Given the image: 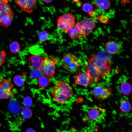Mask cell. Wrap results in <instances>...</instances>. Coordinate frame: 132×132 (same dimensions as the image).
<instances>
[{
  "label": "cell",
  "mask_w": 132,
  "mask_h": 132,
  "mask_svg": "<svg viewBox=\"0 0 132 132\" xmlns=\"http://www.w3.org/2000/svg\"><path fill=\"white\" fill-rule=\"evenodd\" d=\"M112 63L110 58L99 54L89 58L85 65V70L91 82H97L107 77L111 70Z\"/></svg>",
  "instance_id": "obj_1"
},
{
  "label": "cell",
  "mask_w": 132,
  "mask_h": 132,
  "mask_svg": "<svg viewBox=\"0 0 132 132\" xmlns=\"http://www.w3.org/2000/svg\"><path fill=\"white\" fill-rule=\"evenodd\" d=\"M73 94L72 88L68 82L60 81L54 86L51 94L52 100L60 104L67 103Z\"/></svg>",
  "instance_id": "obj_2"
},
{
  "label": "cell",
  "mask_w": 132,
  "mask_h": 132,
  "mask_svg": "<svg viewBox=\"0 0 132 132\" xmlns=\"http://www.w3.org/2000/svg\"><path fill=\"white\" fill-rule=\"evenodd\" d=\"M80 66L78 59L75 55L70 53H66L64 55L62 66L69 72L72 73L75 72Z\"/></svg>",
  "instance_id": "obj_3"
},
{
  "label": "cell",
  "mask_w": 132,
  "mask_h": 132,
  "mask_svg": "<svg viewBox=\"0 0 132 132\" xmlns=\"http://www.w3.org/2000/svg\"><path fill=\"white\" fill-rule=\"evenodd\" d=\"M75 19L74 15L70 13L64 14L57 19V27L59 29L67 32L69 29L75 24Z\"/></svg>",
  "instance_id": "obj_4"
},
{
  "label": "cell",
  "mask_w": 132,
  "mask_h": 132,
  "mask_svg": "<svg viewBox=\"0 0 132 132\" xmlns=\"http://www.w3.org/2000/svg\"><path fill=\"white\" fill-rule=\"evenodd\" d=\"M76 25L85 36L89 35L96 25L94 20L89 17L78 22Z\"/></svg>",
  "instance_id": "obj_5"
},
{
  "label": "cell",
  "mask_w": 132,
  "mask_h": 132,
  "mask_svg": "<svg viewBox=\"0 0 132 132\" xmlns=\"http://www.w3.org/2000/svg\"><path fill=\"white\" fill-rule=\"evenodd\" d=\"M57 63L55 59L46 57L44 59L39 69L44 75L53 77L55 74V65Z\"/></svg>",
  "instance_id": "obj_6"
},
{
  "label": "cell",
  "mask_w": 132,
  "mask_h": 132,
  "mask_svg": "<svg viewBox=\"0 0 132 132\" xmlns=\"http://www.w3.org/2000/svg\"><path fill=\"white\" fill-rule=\"evenodd\" d=\"M110 87L105 85H98L95 87L92 90L94 96L100 100H104L109 97L112 94Z\"/></svg>",
  "instance_id": "obj_7"
},
{
  "label": "cell",
  "mask_w": 132,
  "mask_h": 132,
  "mask_svg": "<svg viewBox=\"0 0 132 132\" xmlns=\"http://www.w3.org/2000/svg\"><path fill=\"white\" fill-rule=\"evenodd\" d=\"M13 86L12 83L5 79L0 84V100L14 96L11 89Z\"/></svg>",
  "instance_id": "obj_8"
},
{
  "label": "cell",
  "mask_w": 132,
  "mask_h": 132,
  "mask_svg": "<svg viewBox=\"0 0 132 132\" xmlns=\"http://www.w3.org/2000/svg\"><path fill=\"white\" fill-rule=\"evenodd\" d=\"M38 0H17L15 2L23 11L31 13L33 11V8L36 5Z\"/></svg>",
  "instance_id": "obj_9"
},
{
  "label": "cell",
  "mask_w": 132,
  "mask_h": 132,
  "mask_svg": "<svg viewBox=\"0 0 132 132\" xmlns=\"http://www.w3.org/2000/svg\"><path fill=\"white\" fill-rule=\"evenodd\" d=\"M91 83L89 77L86 72L83 73L79 70L75 75L74 83L76 85L88 87L90 85Z\"/></svg>",
  "instance_id": "obj_10"
},
{
  "label": "cell",
  "mask_w": 132,
  "mask_h": 132,
  "mask_svg": "<svg viewBox=\"0 0 132 132\" xmlns=\"http://www.w3.org/2000/svg\"><path fill=\"white\" fill-rule=\"evenodd\" d=\"M98 107L94 106L90 108L87 111L89 119L92 121H97L100 119L102 116V109Z\"/></svg>",
  "instance_id": "obj_11"
},
{
  "label": "cell",
  "mask_w": 132,
  "mask_h": 132,
  "mask_svg": "<svg viewBox=\"0 0 132 132\" xmlns=\"http://www.w3.org/2000/svg\"><path fill=\"white\" fill-rule=\"evenodd\" d=\"M13 12L8 0H0V18L2 16L9 15L13 16Z\"/></svg>",
  "instance_id": "obj_12"
},
{
  "label": "cell",
  "mask_w": 132,
  "mask_h": 132,
  "mask_svg": "<svg viewBox=\"0 0 132 132\" xmlns=\"http://www.w3.org/2000/svg\"><path fill=\"white\" fill-rule=\"evenodd\" d=\"M43 57L38 55H33L28 59V63L30 66L35 69H39L44 60Z\"/></svg>",
  "instance_id": "obj_13"
},
{
  "label": "cell",
  "mask_w": 132,
  "mask_h": 132,
  "mask_svg": "<svg viewBox=\"0 0 132 132\" xmlns=\"http://www.w3.org/2000/svg\"><path fill=\"white\" fill-rule=\"evenodd\" d=\"M67 32L72 39L83 38L85 36L76 24L70 28Z\"/></svg>",
  "instance_id": "obj_14"
},
{
  "label": "cell",
  "mask_w": 132,
  "mask_h": 132,
  "mask_svg": "<svg viewBox=\"0 0 132 132\" xmlns=\"http://www.w3.org/2000/svg\"><path fill=\"white\" fill-rule=\"evenodd\" d=\"M105 48L107 53L112 55L115 54L118 52L119 46L117 42L110 40L106 43Z\"/></svg>",
  "instance_id": "obj_15"
},
{
  "label": "cell",
  "mask_w": 132,
  "mask_h": 132,
  "mask_svg": "<svg viewBox=\"0 0 132 132\" xmlns=\"http://www.w3.org/2000/svg\"><path fill=\"white\" fill-rule=\"evenodd\" d=\"M51 82L50 77L45 75H41L38 78V84L41 88H44L48 86Z\"/></svg>",
  "instance_id": "obj_16"
},
{
  "label": "cell",
  "mask_w": 132,
  "mask_h": 132,
  "mask_svg": "<svg viewBox=\"0 0 132 132\" xmlns=\"http://www.w3.org/2000/svg\"><path fill=\"white\" fill-rule=\"evenodd\" d=\"M95 6L102 10H107L111 7L110 1L108 0H97L95 2Z\"/></svg>",
  "instance_id": "obj_17"
},
{
  "label": "cell",
  "mask_w": 132,
  "mask_h": 132,
  "mask_svg": "<svg viewBox=\"0 0 132 132\" xmlns=\"http://www.w3.org/2000/svg\"><path fill=\"white\" fill-rule=\"evenodd\" d=\"M13 17V16L9 15L2 16L0 18V25L8 27L11 23Z\"/></svg>",
  "instance_id": "obj_18"
},
{
  "label": "cell",
  "mask_w": 132,
  "mask_h": 132,
  "mask_svg": "<svg viewBox=\"0 0 132 132\" xmlns=\"http://www.w3.org/2000/svg\"><path fill=\"white\" fill-rule=\"evenodd\" d=\"M120 90L123 95L126 96L129 95L132 92V86L128 82H124L121 85Z\"/></svg>",
  "instance_id": "obj_19"
},
{
  "label": "cell",
  "mask_w": 132,
  "mask_h": 132,
  "mask_svg": "<svg viewBox=\"0 0 132 132\" xmlns=\"http://www.w3.org/2000/svg\"><path fill=\"white\" fill-rule=\"evenodd\" d=\"M120 108L121 111L124 113L129 112L131 109V105L129 102L123 100L121 102Z\"/></svg>",
  "instance_id": "obj_20"
},
{
  "label": "cell",
  "mask_w": 132,
  "mask_h": 132,
  "mask_svg": "<svg viewBox=\"0 0 132 132\" xmlns=\"http://www.w3.org/2000/svg\"><path fill=\"white\" fill-rule=\"evenodd\" d=\"M9 107L10 111L14 113H18L20 110V104L17 101L14 100L12 99L10 101Z\"/></svg>",
  "instance_id": "obj_21"
},
{
  "label": "cell",
  "mask_w": 132,
  "mask_h": 132,
  "mask_svg": "<svg viewBox=\"0 0 132 132\" xmlns=\"http://www.w3.org/2000/svg\"><path fill=\"white\" fill-rule=\"evenodd\" d=\"M10 50L12 54H14L19 52L21 49L19 42L14 41L11 43L9 45Z\"/></svg>",
  "instance_id": "obj_22"
},
{
  "label": "cell",
  "mask_w": 132,
  "mask_h": 132,
  "mask_svg": "<svg viewBox=\"0 0 132 132\" xmlns=\"http://www.w3.org/2000/svg\"><path fill=\"white\" fill-rule=\"evenodd\" d=\"M13 81L15 84L18 87L22 86L24 84L23 77L20 75H17L13 77Z\"/></svg>",
  "instance_id": "obj_23"
},
{
  "label": "cell",
  "mask_w": 132,
  "mask_h": 132,
  "mask_svg": "<svg viewBox=\"0 0 132 132\" xmlns=\"http://www.w3.org/2000/svg\"><path fill=\"white\" fill-rule=\"evenodd\" d=\"M21 114L23 117L28 118L31 115V112L29 108L26 107H24L21 110Z\"/></svg>",
  "instance_id": "obj_24"
},
{
  "label": "cell",
  "mask_w": 132,
  "mask_h": 132,
  "mask_svg": "<svg viewBox=\"0 0 132 132\" xmlns=\"http://www.w3.org/2000/svg\"><path fill=\"white\" fill-rule=\"evenodd\" d=\"M49 35L47 32L44 30L38 33V37L39 40L42 41H44L48 39Z\"/></svg>",
  "instance_id": "obj_25"
},
{
  "label": "cell",
  "mask_w": 132,
  "mask_h": 132,
  "mask_svg": "<svg viewBox=\"0 0 132 132\" xmlns=\"http://www.w3.org/2000/svg\"><path fill=\"white\" fill-rule=\"evenodd\" d=\"M83 10L88 13L93 11V8L92 4L89 3H84L82 6Z\"/></svg>",
  "instance_id": "obj_26"
},
{
  "label": "cell",
  "mask_w": 132,
  "mask_h": 132,
  "mask_svg": "<svg viewBox=\"0 0 132 132\" xmlns=\"http://www.w3.org/2000/svg\"><path fill=\"white\" fill-rule=\"evenodd\" d=\"M41 72L39 69L34 68L31 71L30 75L31 77L33 78H38L41 76Z\"/></svg>",
  "instance_id": "obj_27"
},
{
  "label": "cell",
  "mask_w": 132,
  "mask_h": 132,
  "mask_svg": "<svg viewBox=\"0 0 132 132\" xmlns=\"http://www.w3.org/2000/svg\"><path fill=\"white\" fill-rule=\"evenodd\" d=\"M98 19L99 21L101 23L106 24L108 23L109 20L108 18L106 16L101 15L97 16Z\"/></svg>",
  "instance_id": "obj_28"
},
{
  "label": "cell",
  "mask_w": 132,
  "mask_h": 132,
  "mask_svg": "<svg viewBox=\"0 0 132 132\" xmlns=\"http://www.w3.org/2000/svg\"><path fill=\"white\" fill-rule=\"evenodd\" d=\"M6 55V53L5 51L0 50V66L5 63Z\"/></svg>",
  "instance_id": "obj_29"
},
{
  "label": "cell",
  "mask_w": 132,
  "mask_h": 132,
  "mask_svg": "<svg viewBox=\"0 0 132 132\" xmlns=\"http://www.w3.org/2000/svg\"><path fill=\"white\" fill-rule=\"evenodd\" d=\"M24 105L26 107L30 106L32 104V101L31 98L28 96L26 97L23 99Z\"/></svg>",
  "instance_id": "obj_30"
},
{
  "label": "cell",
  "mask_w": 132,
  "mask_h": 132,
  "mask_svg": "<svg viewBox=\"0 0 132 132\" xmlns=\"http://www.w3.org/2000/svg\"><path fill=\"white\" fill-rule=\"evenodd\" d=\"M73 1L75 2L77 4V6H80V5L82 4L81 2L78 0H73Z\"/></svg>",
  "instance_id": "obj_31"
},
{
  "label": "cell",
  "mask_w": 132,
  "mask_h": 132,
  "mask_svg": "<svg viewBox=\"0 0 132 132\" xmlns=\"http://www.w3.org/2000/svg\"><path fill=\"white\" fill-rule=\"evenodd\" d=\"M95 12L94 11L88 13L89 15L91 17L95 15Z\"/></svg>",
  "instance_id": "obj_32"
},
{
  "label": "cell",
  "mask_w": 132,
  "mask_h": 132,
  "mask_svg": "<svg viewBox=\"0 0 132 132\" xmlns=\"http://www.w3.org/2000/svg\"><path fill=\"white\" fill-rule=\"evenodd\" d=\"M25 132H34V131L31 129H29L27 130Z\"/></svg>",
  "instance_id": "obj_33"
},
{
  "label": "cell",
  "mask_w": 132,
  "mask_h": 132,
  "mask_svg": "<svg viewBox=\"0 0 132 132\" xmlns=\"http://www.w3.org/2000/svg\"><path fill=\"white\" fill-rule=\"evenodd\" d=\"M42 1H44L46 3H50L51 2V1H52L51 0H42Z\"/></svg>",
  "instance_id": "obj_34"
},
{
  "label": "cell",
  "mask_w": 132,
  "mask_h": 132,
  "mask_svg": "<svg viewBox=\"0 0 132 132\" xmlns=\"http://www.w3.org/2000/svg\"><path fill=\"white\" fill-rule=\"evenodd\" d=\"M2 81L1 79L0 78V84H1L2 82Z\"/></svg>",
  "instance_id": "obj_35"
}]
</instances>
